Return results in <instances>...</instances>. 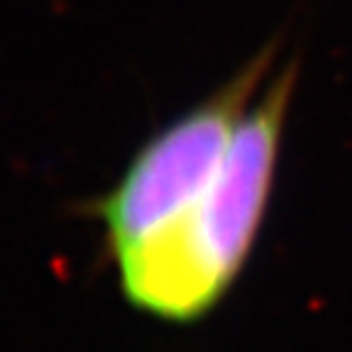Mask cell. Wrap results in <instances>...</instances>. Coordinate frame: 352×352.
<instances>
[{
	"instance_id": "cell-2",
	"label": "cell",
	"mask_w": 352,
	"mask_h": 352,
	"mask_svg": "<svg viewBox=\"0 0 352 352\" xmlns=\"http://www.w3.org/2000/svg\"><path fill=\"white\" fill-rule=\"evenodd\" d=\"M270 61V54L257 56L218 96L171 122L132 160L98 206L116 257L164 230L204 196Z\"/></svg>"
},
{
	"instance_id": "cell-1",
	"label": "cell",
	"mask_w": 352,
	"mask_h": 352,
	"mask_svg": "<svg viewBox=\"0 0 352 352\" xmlns=\"http://www.w3.org/2000/svg\"><path fill=\"white\" fill-rule=\"evenodd\" d=\"M294 72L284 69L245 110L213 184L184 215L118 254L120 286L135 308L186 323L208 314L252 248L274 179Z\"/></svg>"
}]
</instances>
